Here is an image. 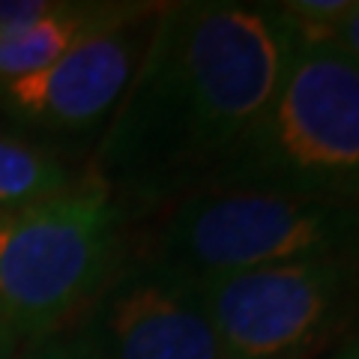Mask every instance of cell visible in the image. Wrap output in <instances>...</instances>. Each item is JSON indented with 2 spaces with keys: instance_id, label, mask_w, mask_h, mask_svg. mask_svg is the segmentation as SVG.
<instances>
[{
  "instance_id": "1",
  "label": "cell",
  "mask_w": 359,
  "mask_h": 359,
  "mask_svg": "<svg viewBox=\"0 0 359 359\" xmlns=\"http://www.w3.org/2000/svg\"><path fill=\"white\" fill-rule=\"evenodd\" d=\"M302 33L278 4H162L90 174L129 216L210 186L273 102Z\"/></svg>"
},
{
  "instance_id": "2",
  "label": "cell",
  "mask_w": 359,
  "mask_h": 359,
  "mask_svg": "<svg viewBox=\"0 0 359 359\" xmlns=\"http://www.w3.org/2000/svg\"><path fill=\"white\" fill-rule=\"evenodd\" d=\"M204 189L359 207V60L302 42L273 102Z\"/></svg>"
},
{
  "instance_id": "3",
  "label": "cell",
  "mask_w": 359,
  "mask_h": 359,
  "mask_svg": "<svg viewBox=\"0 0 359 359\" xmlns=\"http://www.w3.org/2000/svg\"><path fill=\"white\" fill-rule=\"evenodd\" d=\"M129 222L90 168L69 192L0 212V327L21 341L63 332L129 249Z\"/></svg>"
},
{
  "instance_id": "4",
  "label": "cell",
  "mask_w": 359,
  "mask_h": 359,
  "mask_svg": "<svg viewBox=\"0 0 359 359\" xmlns=\"http://www.w3.org/2000/svg\"><path fill=\"white\" fill-rule=\"evenodd\" d=\"M138 249L195 285L314 257H359V207L198 189L159 210Z\"/></svg>"
},
{
  "instance_id": "5",
  "label": "cell",
  "mask_w": 359,
  "mask_h": 359,
  "mask_svg": "<svg viewBox=\"0 0 359 359\" xmlns=\"http://www.w3.org/2000/svg\"><path fill=\"white\" fill-rule=\"evenodd\" d=\"M228 359H311L359 311V257H314L198 285Z\"/></svg>"
},
{
  "instance_id": "6",
  "label": "cell",
  "mask_w": 359,
  "mask_h": 359,
  "mask_svg": "<svg viewBox=\"0 0 359 359\" xmlns=\"http://www.w3.org/2000/svg\"><path fill=\"white\" fill-rule=\"evenodd\" d=\"M63 335L87 359H228L201 287L132 240Z\"/></svg>"
},
{
  "instance_id": "7",
  "label": "cell",
  "mask_w": 359,
  "mask_h": 359,
  "mask_svg": "<svg viewBox=\"0 0 359 359\" xmlns=\"http://www.w3.org/2000/svg\"><path fill=\"white\" fill-rule=\"evenodd\" d=\"M159 6L84 39L39 72L0 81V129L63 156L99 141L138 72Z\"/></svg>"
},
{
  "instance_id": "8",
  "label": "cell",
  "mask_w": 359,
  "mask_h": 359,
  "mask_svg": "<svg viewBox=\"0 0 359 359\" xmlns=\"http://www.w3.org/2000/svg\"><path fill=\"white\" fill-rule=\"evenodd\" d=\"M156 6L159 4L138 0H57V6L33 27L0 36V81L39 72L84 39L129 25Z\"/></svg>"
},
{
  "instance_id": "9",
  "label": "cell",
  "mask_w": 359,
  "mask_h": 359,
  "mask_svg": "<svg viewBox=\"0 0 359 359\" xmlns=\"http://www.w3.org/2000/svg\"><path fill=\"white\" fill-rule=\"evenodd\" d=\"M84 174L87 165L75 168L69 156L0 129V212L69 192Z\"/></svg>"
},
{
  "instance_id": "10",
  "label": "cell",
  "mask_w": 359,
  "mask_h": 359,
  "mask_svg": "<svg viewBox=\"0 0 359 359\" xmlns=\"http://www.w3.org/2000/svg\"><path fill=\"white\" fill-rule=\"evenodd\" d=\"M15 359H87V356L78 351L63 332H54V335H42V339L25 341Z\"/></svg>"
},
{
  "instance_id": "11",
  "label": "cell",
  "mask_w": 359,
  "mask_h": 359,
  "mask_svg": "<svg viewBox=\"0 0 359 359\" xmlns=\"http://www.w3.org/2000/svg\"><path fill=\"white\" fill-rule=\"evenodd\" d=\"M330 42L339 45L341 51L353 54V57L359 60V0H353L351 13H347L339 25H335V30L330 33Z\"/></svg>"
},
{
  "instance_id": "12",
  "label": "cell",
  "mask_w": 359,
  "mask_h": 359,
  "mask_svg": "<svg viewBox=\"0 0 359 359\" xmlns=\"http://www.w3.org/2000/svg\"><path fill=\"white\" fill-rule=\"evenodd\" d=\"M327 359H359V330L351 332L347 339H341L339 344H335V351Z\"/></svg>"
},
{
  "instance_id": "13",
  "label": "cell",
  "mask_w": 359,
  "mask_h": 359,
  "mask_svg": "<svg viewBox=\"0 0 359 359\" xmlns=\"http://www.w3.org/2000/svg\"><path fill=\"white\" fill-rule=\"evenodd\" d=\"M21 344L25 341H21L18 335H13L9 330L0 327V359H15L18 351H21Z\"/></svg>"
}]
</instances>
